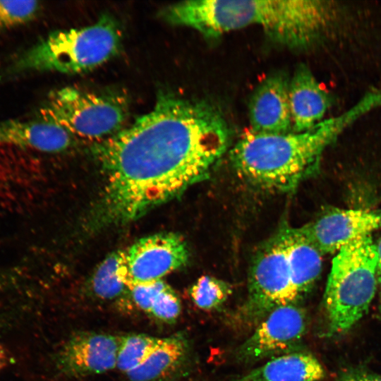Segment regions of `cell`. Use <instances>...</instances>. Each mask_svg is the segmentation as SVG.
<instances>
[{
    "label": "cell",
    "instance_id": "cell-12",
    "mask_svg": "<svg viewBox=\"0 0 381 381\" xmlns=\"http://www.w3.org/2000/svg\"><path fill=\"white\" fill-rule=\"evenodd\" d=\"M289 85L287 75L277 72L257 86L248 105L250 131L264 133L292 131Z\"/></svg>",
    "mask_w": 381,
    "mask_h": 381
},
{
    "label": "cell",
    "instance_id": "cell-27",
    "mask_svg": "<svg viewBox=\"0 0 381 381\" xmlns=\"http://www.w3.org/2000/svg\"><path fill=\"white\" fill-rule=\"evenodd\" d=\"M378 279H379V282H380V285H381V275H380V276L378 277Z\"/></svg>",
    "mask_w": 381,
    "mask_h": 381
},
{
    "label": "cell",
    "instance_id": "cell-17",
    "mask_svg": "<svg viewBox=\"0 0 381 381\" xmlns=\"http://www.w3.org/2000/svg\"><path fill=\"white\" fill-rule=\"evenodd\" d=\"M188 350V340L182 334L161 338L147 359L126 375L130 381H159L178 370Z\"/></svg>",
    "mask_w": 381,
    "mask_h": 381
},
{
    "label": "cell",
    "instance_id": "cell-3",
    "mask_svg": "<svg viewBox=\"0 0 381 381\" xmlns=\"http://www.w3.org/2000/svg\"><path fill=\"white\" fill-rule=\"evenodd\" d=\"M381 106V88L365 93L342 114L303 131L264 133L250 131L231 150L241 178L260 189L294 190L315 168L325 148L360 118Z\"/></svg>",
    "mask_w": 381,
    "mask_h": 381
},
{
    "label": "cell",
    "instance_id": "cell-24",
    "mask_svg": "<svg viewBox=\"0 0 381 381\" xmlns=\"http://www.w3.org/2000/svg\"><path fill=\"white\" fill-rule=\"evenodd\" d=\"M339 381H381V376L367 373L354 372L346 374Z\"/></svg>",
    "mask_w": 381,
    "mask_h": 381
},
{
    "label": "cell",
    "instance_id": "cell-6",
    "mask_svg": "<svg viewBox=\"0 0 381 381\" xmlns=\"http://www.w3.org/2000/svg\"><path fill=\"white\" fill-rule=\"evenodd\" d=\"M121 96L64 87L52 92L39 119L53 122L75 138L100 142L119 132L128 116Z\"/></svg>",
    "mask_w": 381,
    "mask_h": 381
},
{
    "label": "cell",
    "instance_id": "cell-23",
    "mask_svg": "<svg viewBox=\"0 0 381 381\" xmlns=\"http://www.w3.org/2000/svg\"><path fill=\"white\" fill-rule=\"evenodd\" d=\"M165 284L160 279L131 286L129 291L133 302L140 310L149 314L157 295Z\"/></svg>",
    "mask_w": 381,
    "mask_h": 381
},
{
    "label": "cell",
    "instance_id": "cell-2",
    "mask_svg": "<svg viewBox=\"0 0 381 381\" xmlns=\"http://www.w3.org/2000/svg\"><path fill=\"white\" fill-rule=\"evenodd\" d=\"M341 7L315 0H193L164 8L160 18L192 28L207 38L255 25L275 43L302 51L319 44L334 30Z\"/></svg>",
    "mask_w": 381,
    "mask_h": 381
},
{
    "label": "cell",
    "instance_id": "cell-20",
    "mask_svg": "<svg viewBox=\"0 0 381 381\" xmlns=\"http://www.w3.org/2000/svg\"><path fill=\"white\" fill-rule=\"evenodd\" d=\"M231 293L228 282L210 275L200 277L189 289L190 297L195 306L207 311L218 309Z\"/></svg>",
    "mask_w": 381,
    "mask_h": 381
},
{
    "label": "cell",
    "instance_id": "cell-19",
    "mask_svg": "<svg viewBox=\"0 0 381 381\" xmlns=\"http://www.w3.org/2000/svg\"><path fill=\"white\" fill-rule=\"evenodd\" d=\"M160 339L145 334L120 337L116 368L125 374L135 369L147 359Z\"/></svg>",
    "mask_w": 381,
    "mask_h": 381
},
{
    "label": "cell",
    "instance_id": "cell-7",
    "mask_svg": "<svg viewBox=\"0 0 381 381\" xmlns=\"http://www.w3.org/2000/svg\"><path fill=\"white\" fill-rule=\"evenodd\" d=\"M282 228L255 254L249 270L248 296L239 313L241 321L257 325L274 309L297 303Z\"/></svg>",
    "mask_w": 381,
    "mask_h": 381
},
{
    "label": "cell",
    "instance_id": "cell-18",
    "mask_svg": "<svg viewBox=\"0 0 381 381\" xmlns=\"http://www.w3.org/2000/svg\"><path fill=\"white\" fill-rule=\"evenodd\" d=\"M121 251H115L109 255L97 267L92 276L91 286L93 293L101 299H116L126 289H128L120 273Z\"/></svg>",
    "mask_w": 381,
    "mask_h": 381
},
{
    "label": "cell",
    "instance_id": "cell-14",
    "mask_svg": "<svg viewBox=\"0 0 381 381\" xmlns=\"http://www.w3.org/2000/svg\"><path fill=\"white\" fill-rule=\"evenodd\" d=\"M75 138L63 127L41 119L0 121V146L11 145L47 153L70 148Z\"/></svg>",
    "mask_w": 381,
    "mask_h": 381
},
{
    "label": "cell",
    "instance_id": "cell-15",
    "mask_svg": "<svg viewBox=\"0 0 381 381\" xmlns=\"http://www.w3.org/2000/svg\"><path fill=\"white\" fill-rule=\"evenodd\" d=\"M291 280L301 299L318 279L322 270V253L301 232L299 228L282 227Z\"/></svg>",
    "mask_w": 381,
    "mask_h": 381
},
{
    "label": "cell",
    "instance_id": "cell-4",
    "mask_svg": "<svg viewBox=\"0 0 381 381\" xmlns=\"http://www.w3.org/2000/svg\"><path fill=\"white\" fill-rule=\"evenodd\" d=\"M121 30L114 17L103 14L93 24L54 31L20 54L10 73L54 71L78 74L92 71L116 56Z\"/></svg>",
    "mask_w": 381,
    "mask_h": 381
},
{
    "label": "cell",
    "instance_id": "cell-10",
    "mask_svg": "<svg viewBox=\"0 0 381 381\" xmlns=\"http://www.w3.org/2000/svg\"><path fill=\"white\" fill-rule=\"evenodd\" d=\"M381 227V208L332 209L298 227L322 253H336L351 241Z\"/></svg>",
    "mask_w": 381,
    "mask_h": 381
},
{
    "label": "cell",
    "instance_id": "cell-11",
    "mask_svg": "<svg viewBox=\"0 0 381 381\" xmlns=\"http://www.w3.org/2000/svg\"><path fill=\"white\" fill-rule=\"evenodd\" d=\"M119 337L82 332L68 339L56 355V367L67 377L99 375L116 368Z\"/></svg>",
    "mask_w": 381,
    "mask_h": 381
},
{
    "label": "cell",
    "instance_id": "cell-1",
    "mask_svg": "<svg viewBox=\"0 0 381 381\" xmlns=\"http://www.w3.org/2000/svg\"><path fill=\"white\" fill-rule=\"evenodd\" d=\"M230 138L211 103L161 90L153 108L93 152L106 177L96 226L135 220L202 180Z\"/></svg>",
    "mask_w": 381,
    "mask_h": 381
},
{
    "label": "cell",
    "instance_id": "cell-25",
    "mask_svg": "<svg viewBox=\"0 0 381 381\" xmlns=\"http://www.w3.org/2000/svg\"><path fill=\"white\" fill-rule=\"evenodd\" d=\"M10 361H11V358L7 351L5 350L3 346L0 344V372L3 369H4L6 366H8Z\"/></svg>",
    "mask_w": 381,
    "mask_h": 381
},
{
    "label": "cell",
    "instance_id": "cell-16",
    "mask_svg": "<svg viewBox=\"0 0 381 381\" xmlns=\"http://www.w3.org/2000/svg\"><path fill=\"white\" fill-rule=\"evenodd\" d=\"M325 370L312 354L294 351L272 358L262 365L229 381H319Z\"/></svg>",
    "mask_w": 381,
    "mask_h": 381
},
{
    "label": "cell",
    "instance_id": "cell-8",
    "mask_svg": "<svg viewBox=\"0 0 381 381\" xmlns=\"http://www.w3.org/2000/svg\"><path fill=\"white\" fill-rule=\"evenodd\" d=\"M189 255L186 243L176 234L159 233L144 237L121 251V278L128 289L134 285L160 280L185 266Z\"/></svg>",
    "mask_w": 381,
    "mask_h": 381
},
{
    "label": "cell",
    "instance_id": "cell-5",
    "mask_svg": "<svg viewBox=\"0 0 381 381\" xmlns=\"http://www.w3.org/2000/svg\"><path fill=\"white\" fill-rule=\"evenodd\" d=\"M377 267V245L371 235L336 253L324 294L329 335L346 333L368 312L376 291Z\"/></svg>",
    "mask_w": 381,
    "mask_h": 381
},
{
    "label": "cell",
    "instance_id": "cell-26",
    "mask_svg": "<svg viewBox=\"0 0 381 381\" xmlns=\"http://www.w3.org/2000/svg\"><path fill=\"white\" fill-rule=\"evenodd\" d=\"M376 245L378 257L377 277H379L381 275V238Z\"/></svg>",
    "mask_w": 381,
    "mask_h": 381
},
{
    "label": "cell",
    "instance_id": "cell-22",
    "mask_svg": "<svg viewBox=\"0 0 381 381\" xmlns=\"http://www.w3.org/2000/svg\"><path fill=\"white\" fill-rule=\"evenodd\" d=\"M181 311L179 298L173 289L165 284L157 295L150 315L165 322H173L179 318Z\"/></svg>",
    "mask_w": 381,
    "mask_h": 381
},
{
    "label": "cell",
    "instance_id": "cell-13",
    "mask_svg": "<svg viewBox=\"0 0 381 381\" xmlns=\"http://www.w3.org/2000/svg\"><path fill=\"white\" fill-rule=\"evenodd\" d=\"M289 98L294 132L310 130L322 121L334 101L303 64L298 66L289 79Z\"/></svg>",
    "mask_w": 381,
    "mask_h": 381
},
{
    "label": "cell",
    "instance_id": "cell-9",
    "mask_svg": "<svg viewBox=\"0 0 381 381\" xmlns=\"http://www.w3.org/2000/svg\"><path fill=\"white\" fill-rule=\"evenodd\" d=\"M306 328V313L297 303L279 306L256 325L237 349L236 357L252 363L296 351Z\"/></svg>",
    "mask_w": 381,
    "mask_h": 381
},
{
    "label": "cell",
    "instance_id": "cell-21",
    "mask_svg": "<svg viewBox=\"0 0 381 381\" xmlns=\"http://www.w3.org/2000/svg\"><path fill=\"white\" fill-rule=\"evenodd\" d=\"M40 6L37 1H0V32L30 21Z\"/></svg>",
    "mask_w": 381,
    "mask_h": 381
}]
</instances>
